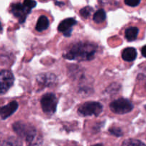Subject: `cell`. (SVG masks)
Listing matches in <instances>:
<instances>
[{
    "label": "cell",
    "mask_w": 146,
    "mask_h": 146,
    "mask_svg": "<svg viewBox=\"0 0 146 146\" xmlns=\"http://www.w3.org/2000/svg\"><path fill=\"white\" fill-rule=\"evenodd\" d=\"M97 46L89 42H78L68 49L64 57L66 59L78 61H91L95 57Z\"/></svg>",
    "instance_id": "6da1fadb"
},
{
    "label": "cell",
    "mask_w": 146,
    "mask_h": 146,
    "mask_svg": "<svg viewBox=\"0 0 146 146\" xmlns=\"http://www.w3.org/2000/svg\"><path fill=\"white\" fill-rule=\"evenodd\" d=\"M13 129L19 136L28 143L29 146L41 145V139L38 138L36 131L32 125L22 122H17L13 125Z\"/></svg>",
    "instance_id": "7a4b0ae2"
},
{
    "label": "cell",
    "mask_w": 146,
    "mask_h": 146,
    "mask_svg": "<svg viewBox=\"0 0 146 146\" xmlns=\"http://www.w3.org/2000/svg\"><path fill=\"white\" fill-rule=\"evenodd\" d=\"M36 5L35 0H23L22 2L12 3L10 6V12L18 19L20 23H23Z\"/></svg>",
    "instance_id": "3957f363"
},
{
    "label": "cell",
    "mask_w": 146,
    "mask_h": 146,
    "mask_svg": "<svg viewBox=\"0 0 146 146\" xmlns=\"http://www.w3.org/2000/svg\"><path fill=\"white\" fill-rule=\"evenodd\" d=\"M58 100L53 93L44 94L41 99V106L42 111L46 115H51L56 111Z\"/></svg>",
    "instance_id": "277c9868"
},
{
    "label": "cell",
    "mask_w": 146,
    "mask_h": 146,
    "mask_svg": "<svg viewBox=\"0 0 146 146\" xmlns=\"http://www.w3.org/2000/svg\"><path fill=\"white\" fill-rule=\"evenodd\" d=\"M103 111L102 104L95 101H88L83 104L78 110V113L81 116H98Z\"/></svg>",
    "instance_id": "5b68a950"
},
{
    "label": "cell",
    "mask_w": 146,
    "mask_h": 146,
    "mask_svg": "<svg viewBox=\"0 0 146 146\" xmlns=\"http://www.w3.org/2000/svg\"><path fill=\"white\" fill-rule=\"evenodd\" d=\"M110 109L114 113L125 114L130 113L133 109V105L129 100L121 98L111 102Z\"/></svg>",
    "instance_id": "8992f818"
},
{
    "label": "cell",
    "mask_w": 146,
    "mask_h": 146,
    "mask_svg": "<svg viewBox=\"0 0 146 146\" xmlns=\"http://www.w3.org/2000/svg\"><path fill=\"white\" fill-rule=\"evenodd\" d=\"M14 77L12 73L7 70L0 71V95L5 94L12 86Z\"/></svg>",
    "instance_id": "52a82bcc"
},
{
    "label": "cell",
    "mask_w": 146,
    "mask_h": 146,
    "mask_svg": "<svg viewBox=\"0 0 146 146\" xmlns=\"http://www.w3.org/2000/svg\"><path fill=\"white\" fill-rule=\"evenodd\" d=\"M77 24V21L74 18H67L63 20L58 27L59 32L62 33L64 36L68 37L71 35L73 31V27Z\"/></svg>",
    "instance_id": "ba28073f"
},
{
    "label": "cell",
    "mask_w": 146,
    "mask_h": 146,
    "mask_svg": "<svg viewBox=\"0 0 146 146\" xmlns=\"http://www.w3.org/2000/svg\"><path fill=\"white\" fill-rule=\"evenodd\" d=\"M19 106L17 101H11L7 105L0 107V117L2 119H7L8 117L16 112Z\"/></svg>",
    "instance_id": "9c48e42d"
},
{
    "label": "cell",
    "mask_w": 146,
    "mask_h": 146,
    "mask_svg": "<svg viewBox=\"0 0 146 146\" xmlns=\"http://www.w3.org/2000/svg\"><path fill=\"white\" fill-rule=\"evenodd\" d=\"M137 57V51L135 48L128 47L125 48L122 52V58L125 61H133Z\"/></svg>",
    "instance_id": "30bf717a"
},
{
    "label": "cell",
    "mask_w": 146,
    "mask_h": 146,
    "mask_svg": "<svg viewBox=\"0 0 146 146\" xmlns=\"http://www.w3.org/2000/svg\"><path fill=\"white\" fill-rule=\"evenodd\" d=\"M48 26H49V20L48 17L45 15H41L37 20L36 29L38 32H42L48 28Z\"/></svg>",
    "instance_id": "8fae6325"
},
{
    "label": "cell",
    "mask_w": 146,
    "mask_h": 146,
    "mask_svg": "<svg viewBox=\"0 0 146 146\" xmlns=\"http://www.w3.org/2000/svg\"><path fill=\"white\" fill-rule=\"evenodd\" d=\"M139 29L135 27H128L125 31V37L128 41H133L138 37Z\"/></svg>",
    "instance_id": "7c38bea8"
},
{
    "label": "cell",
    "mask_w": 146,
    "mask_h": 146,
    "mask_svg": "<svg viewBox=\"0 0 146 146\" xmlns=\"http://www.w3.org/2000/svg\"><path fill=\"white\" fill-rule=\"evenodd\" d=\"M106 19V14L104 9H98V11H96L95 14H94V17H93L94 22H96V24H101V23L104 22Z\"/></svg>",
    "instance_id": "4fadbf2b"
},
{
    "label": "cell",
    "mask_w": 146,
    "mask_h": 146,
    "mask_svg": "<svg viewBox=\"0 0 146 146\" xmlns=\"http://www.w3.org/2000/svg\"><path fill=\"white\" fill-rule=\"evenodd\" d=\"M3 146H22V143L19 138L10 137L4 141Z\"/></svg>",
    "instance_id": "5bb4252c"
},
{
    "label": "cell",
    "mask_w": 146,
    "mask_h": 146,
    "mask_svg": "<svg viewBox=\"0 0 146 146\" xmlns=\"http://www.w3.org/2000/svg\"><path fill=\"white\" fill-rule=\"evenodd\" d=\"M122 146H145V145L142 141L138 140L128 139L123 143Z\"/></svg>",
    "instance_id": "9a60e30c"
},
{
    "label": "cell",
    "mask_w": 146,
    "mask_h": 146,
    "mask_svg": "<svg viewBox=\"0 0 146 146\" xmlns=\"http://www.w3.org/2000/svg\"><path fill=\"white\" fill-rule=\"evenodd\" d=\"M93 8L91 7H89V6H86V7H84V8L81 9L80 10L79 13L80 15L84 19H88V17L91 16V12L93 11Z\"/></svg>",
    "instance_id": "2e32d148"
},
{
    "label": "cell",
    "mask_w": 146,
    "mask_h": 146,
    "mask_svg": "<svg viewBox=\"0 0 146 146\" xmlns=\"http://www.w3.org/2000/svg\"><path fill=\"white\" fill-rule=\"evenodd\" d=\"M124 4L130 7H137L141 4L142 0H123Z\"/></svg>",
    "instance_id": "e0dca14e"
},
{
    "label": "cell",
    "mask_w": 146,
    "mask_h": 146,
    "mask_svg": "<svg viewBox=\"0 0 146 146\" xmlns=\"http://www.w3.org/2000/svg\"><path fill=\"white\" fill-rule=\"evenodd\" d=\"M109 131L111 134L115 135V136H118V137L121 136L123 134L121 130L120 129V128H112L109 130Z\"/></svg>",
    "instance_id": "ac0fdd59"
},
{
    "label": "cell",
    "mask_w": 146,
    "mask_h": 146,
    "mask_svg": "<svg viewBox=\"0 0 146 146\" xmlns=\"http://www.w3.org/2000/svg\"><path fill=\"white\" fill-rule=\"evenodd\" d=\"M145 46H144L143 47V48H142V55L143 56H145V54H144V51H145Z\"/></svg>",
    "instance_id": "d6986e66"
},
{
    "label": "cell",
    "mask_w": 146,
    "mask_h": 146,
    "mask_svg": "<svg viewBox=\"0 0 146 146\" xmlns=\"http://www.w3.org/2000/svg\"><path fill=\"white\" fill-rule=\"evenodd\" d=\"M1 31H2V26H1V22H0V32H1Z\"/></svg>",
    "instance_id": "ffe728a7"
},
{
    "label": "cell",
    "mask_w": 146,
    "mask_h": 146,
    "mask_svg": "<svg viewBox=\"0 0 146 146\" xmlns=\"http://www.w3.org/2000/svg\"><path fill=\"white\" fill-rule=\"evenodd\" d=\"M93 146H104V145H103L102 144H96V145H94Z\"/></svg>",
    "instance_id": "44dd1931"
},
{
    "label": "cell",
    "mask_w": 146,
    "mask_h": 146,
    "mask_svg": "<svg viewBox=\"0 0 146 146\" xmlns=\"http://www.w3.org/2000/svg\"><path fill=\"white\" fill-rule=\"evenodd\" d=\"M41 1H47V0H41Z\"/></svg>",
    "instance_id": "7402d4cb"
}]
</instances>
